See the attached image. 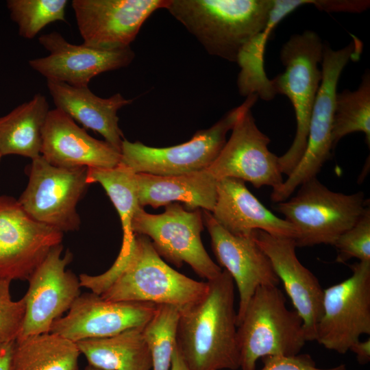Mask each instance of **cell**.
<instances>
[{
  "mask_svg": "<svg viewBox=\"0 0 370 370\" xmlns=\"http://www.w3.org/2000/svg\"><path fill=\"white\" fill-rule=\"evenodd\" d=\"M81 287L109 301L148 302L179 309L200 299L208 282L193 280L169 266L158 255L149 238L136 234L134 242L121 249L106 272L81 274Z\"/></svg>",
  "mask_w": 370,
  "mask_h": 370,
  "instance_id": "6da1fadb",
  "label": "cell"
},
{
  "mask_svg": "<svg viewBox=\"0 0 370 370\" xmlns=\"http://www.w3.org/2000/svg\"><path fill=\"white\" fill-rule=\"evenodd\" d=\"M206 293L180 309L176 347L188 370L240 368L234 282L225 269Z\"/></svg>",
  "mask_w": 370,
  "mask_h": 370,
  "instance_id": "7a4b0ae2",
  "label": "cell"
},
{
  "mask_svg": "<svg viewBox=\"0 0 370 370\" xmlns=\"http://www.w3.org/2000/svg\"><path fill=\"white\" fill-rule=\"evenodd\" d=\"M274 0H168L166 9L205 50L237 62L269 20Z\"/></svg>",
  "mask_w": 370,
  "mask_h": 370,
  "instance_id": "3957f363",
  "label": "cell"
},
{
  "mask_svg": "<svg viewBox=\"0 0 370 370\" xmlns=\"http://www.w3.org/2000/svg\"><path fill=\"white\" fill-rule=\"evenodd\" d=\"M304 322L286 306L278 286H259L237 327L240 368L256 370L257 361L268 356H294L306 342Z\"/></svg>",
  "mask_w": 370,
  "mask_h": 370,
  "instance_id": "277c9868",
  "label": "cell"
},
{
  "mask_svg": "<svg viewBox=\"0 0 370 370\" xmlns=\"http://www.w3.org/2000/svg\"><path fill=\"white\" fill-rule=\"evenodd\" d=\"M323 42L314 32L291 36L283 45L280 59L284 72L270 79L274 95H286L295 114L296 132L285 153L279 157L281 172L287 176L299 162L306 149L310 116L322 78L319 64Z\"/></svg>",
  "mask_w": 370,
  "mask_h": 370,
  "instance_id": "5b68a950",
  "label": "cell"
},
{
  "mask_svg": "<svg viewBox=\"0 0 370 370\" xmlns=\"http://www.w3.org/2000/svg\"><path fill=\"white\" fill-rule=\"evenodd\" d=\"M343 48L333 50L323 43L322 78L313 106L304 154L281 186L271 194L273 202L286 200L304 182L316 177L333 150L332 129L336 88L341 72L348 62L358 60L362 53V42L352 35Z\"/></svg>",
  "mask_w": 370,
  "mask_h": 370,
  "instance_id": "8992f818",
  "label": "cell"
},
{
  "mask_svg": "<svg viewBox=\"0 0 370 370\" xmlns=\"http://www.w3.org/2000/svg\"><path fill=\"white\" fill-rule=\"evenodd\" d=\"M256 94L247 97L239 106L227 112L208 129L197 131L188 141L167 147H153L124 139L121 147L120 164L134 173L170 176L191 173L208 169L219 156L241 114L252 108Z\"/></svg>",
  "mask_w": 370,
  "mask_h": 370,
  "instance_id": "52a82bcc",
  "label": "cell"
},
{
  "mask_svg": "<svg viewBox=\"0 0 370 370\" xmlns=\"http://www.w3.org/2000/svg\"><path fill=\"white\" fill-rule=\"evenodd\" d=\"M297 194L276 207L296 230L297 247L326 244L358 221L367 202L364 193L343 194L332 191L313 177L299 186Z\"/></svg>",
  "mask_w": 370,
  "mask_h": 370,
  "instance_id": "ba28073f",
  "label": "cell"
},
{
  "mask_svg": "<svg viewBox=\"0 0 370 370\" xmlns=\"http://www.w3.org/2000/svg\"><path fill=\"white\" fill-rule=\"evenodd\" d=\"M132 230L149 238L158 255L177 267L187 263L207 281L222 272L201 242L204 220L199 209L187 211L178 203H172L165 206L163 213L153 214L141 207L134 216Z\"/></svg>",
  "mask_w": 370,
  "mask_h": 370,
  "instance_id": "9c48e42d",
  "label": "cell"
},
{
  "mask_svg": "<svg viewBox=\"0 0 370 370\" xmlns=\"http://www.w3.org/2000/svg\"><path fill=\"white\" fill-rule=\"evenodd\" d=\"M87 170L56 166L40 156L32 160L27 185L17 200L39 223L62 233L78 230L81 221L76 207L90 185Z\"/></svg>",
  "mask_w": 370,
  "mask_h": 370,
  "instance_id": "30bf717a",
  "label": "cell"
},
{
  "mask_svg": "<svg viewBox=\"0 0 370 370\" xmlns=\"http://www.w3.org/2000/svg\"><path fill=\"white\" fill-rule=\"evenodd\" d=\"M350 268V277L323 290L315 338L325 348L343 354L360 336L370 334V261Z\"/></svg>",
  "mask_w": 370,
  "mask_h": 370,
  "instance_id": "8fae6325",
  "label": "cell"
},
{
  "mask_svg": "<svg viewBox=\"0 0 370 370\" xmlns=\"http://www.w3.org/2000/svg\"><path fill=\"white\" fill-rule=\"evenodd\" d=\"M62 244L51 249L28 279L25 314L16 341L49 333L54 321L68 311L81 295L79 278L66 267L73 254L67 250L62 256Z\"/></svg>",
  "mask_w": 370,
  "mask_h": 370,
  "instance_id": "7c38bea8",
  "label": "cell"
},
{
  "mask_svg": "<svg viewBox=\"0 0 370 370\" xmlns=\"http://www.w3.org/2000/svg\"><path fill=\"white\" fill-rule=\"evenodd\" d=\"M63 233L32 219L17 199L0 195V279L28 280Z\"/></svg>",
  "mask_w": 370,
  "mask_h": 370,
  "instance_id": "4fadbf2b",
  "label": "cell"
},
{
  "mask_svg": "<svg viewBox=\"0 0 370 370\" xmlns=\"http://www.w3.org/2000/svg\"><path fill=\"white\" fill-rule=\"evenodd\" d=\"M251 108L241 114L229 140L207 170L217 181L236 178L256 188L267 186L275 190L284 181L279 157L269 149L270 138L256 125Z\"/></svg>",
  "mask_w": 370,
  "mask_h": 370,
  "instance_id": "5bb4252c",
  "label": "cell"
},
{
  "mask_svg": "<svg viewBox=\"0 0 370 370\" xmlns=\"http://www.w3.org/2000/svg\"><path fill=\"white\" fill-rule=\"evenodd\" d=\"M168 0H73L83 44L115 50L130 47L145 21Z\"/></svg>",
  "mask_w": 370,
  "mask_h": 370,
  "instance_id": "9a60e30c",
  "label": "cell"
},
{
  "mask_svg": "<svg viewBox=\"0 0 370 370\" xmlns=\"http://www.w3.org/2000/svg\"><path fill=\"white\" fill-rule=\"evenodd\" d=\"M38 42L49 54L30 60L29 66L47 80L73 86H88L94 77L126 67L135 56L130 47L106 50L71 44L57 32L40 36Z\"/></svg>",
  "mask_w": 370,
  "mask_h": 370,
  "instance_id": "2e32d148",
  "label": "cell"
},
{
  "mask_svg": "<svg viewBox=\"0 0 370 370\" xmlns=\"http://www.w3.org/2000/svg\"><path fill=\"white\" fill-rule=\"evenodd\" d=\"M158 305L148 302L106 300L95 293L80 295L68 313L57 319L50 332L75 343L117 334L143 327Z\"/></svg>",
  "mask_w": 370,
  "mask_h": 370,
  "instance_id": "e0dca14e",
  "label": "cell"
},
{
  "mask_svg": "<svg viewBox=\"0 0 370 370\" xmlns=\"http://www.w3.org/2000/svg\"><path fill=\"white\" fill-rule=\"evenodd\" d=\"M202 215L216 258L231 275L238 291V327L256 289L261 286H278L280 281L269 258L255 241L253 232L233 234L219 224L210 212L204 210Z\"/></svg>",
  "mask_w": 370,
  "mask_h": 370,
  "instance_id": "ac0fdd59",
  "label": "cell"
},
{
  "mask_svg": "<svg viewBox=\"0 0 370 370\" xmlns=\"http://www.w3.org/2000/svg\"><path fill=\"white\" fill-rule=\"evenodd\" d=\"M253 235L269 258L295 311L301 317L306 341H315L323 298V289L319 280L298 259L293 238L271 235L261 230L254 231Z\"/></svg>",
  "mask_w": 370,
  "mask_h": 370,
  "instance_id": "d6986e66",
  "label": "cell"
},
{
  "mask_svg": "<svg viewBox=\"0 0 370 370\" xmlns=\"http://www.w3.org/2000/svg\"><path fill=\"white\" fill-rule=\"evenodd\" d=\"M42 140L40 156L56 166L110 169L120 162V151L89 135L58 108L49 110Z\"/></svg>",
  "mask_w": 370,
  "mask_h": 370,
  "instance_id": "ffe728a7",
  "label": "cell"
},
{
  "mask_svg": "<svg viewBox=\"0 0 370 370\" xmlns=\"http://www.w3.org/2000/svg\"><path fill=\"white\" fill-rule=\"evenodd\" d=\"M211 214L233 234L247 235L261 230L277 236L293 239L297 236L294 226L268 210L239 179L217 181L216 204Z\"/></svg>",
  "mask_w": 370,
  "mask_h": 370,
  "instance_id": "44dd1931",
  "label": "cell"
},
{
  "mask_svg": "<svg viewBox=\"0 0 370 370\" xmlns=\"http://www.w3.org/2000/svg\"><path fill=\"white\" fill-rule=\"evenodd\" d=\"M49 92L58 108L84 128L101 134L115 149L121 151L124 140L119 126L118 111L130 104L121 93L108 98L95 95L88 86L77 87L67 84L47 80Z\"/></svg>",
  "mask_w": 370,
  "mask_h": 370,
  "instance_id": "7402d4cb",
  "label": "cell"
},
{
  "mask_svg": "<svg viewBox=\"0 0 370 370\" xmlns=\"http://www.w3.org/2000/svg\"><path fill=\"white\" fill-rule=\"evenodd\" d=\"M139 205L154 208L182 202L187 208L212 212L216 204L217 180L206 169L180 175L136 173Z\"/></svg>",
  "mask_w": 370,
  "mask_h": 370,
  "instance_id": "603a6c76",
  "label": "cell"
},
{
  "mask_svg": "<svg viewBox=\"0 0 370 370\" xmlns=\"http://www.w3.org/2000/svg\"><path fill=\"white\" fill-rule=\"evenodd\" d=\"M76 344L89 366L99 370H151V354L143 327L108 337L82 340Z\"/></svg>",
  "mask_w": 370,
  "mask_h": 370,
  "instance_id": "cb8c5ba5",
  "label": "cell"
},
{
  "mask_svg": "<svg viewBox=\"0 0 370 370\" xmlns=\"http://www.w3.org/2000/svg\"><path fill=\"white\" fill-rule=\"evenodd\" d=\"M49 105L37 93L6 115L0 117V150L3 155H19L35 159L40 156L42 130Z\"/></svg>",
  "mask_w": 370,
  "mask_h": 370,
  "instance_id": "d4e9b609",
  "label": "cell"
},
{
  "mask_svg": "<svg viewBox=\"0 0 370 370\" xmlns=\"http://www.w3.org/2000/svg\"><path fill=\"white\" fill-rule=\"evenodd\" d=\"M306 3V0H274L267 25L243 49L238 56L236 63L241 71L238 77V87L242 96L256 94L265 101L275 97L270 79L267 77L264 69L265 45L278 23Z\"/></svg>",
  "mask_w": 370,
  "mask_h": 370,
  "instance_id": "484cf974",
  "label": "cell"
},
{
  "mask_svg": "<svg viewBox=\"0 0 370 370\" xmlns=\"http://www.w3.org/2000/svg\"><path fill=\"white\" fill-rule=\"evenodd\" d=\"M76 343L52 332L16 341L10 370H79Z\"/></svg>",
  "mask_w": 370,
  "mask_h": 370,
  "instance_id": "4316f807",
  "label": "cell"
},
{
  "mask_svg": "<svg viewBox=\"0 0 370 370\" xmlns=\"http://www.w3.org/2000/svg\"><path fill=\"white\" fill-rule=\"evenodd\" d=\"M360 132L370 145V73L366 70L356 90H343L335 97L332 129L333 149L344 136Z\"/></svg>",
  "mask_w": 370,
  "mask_h": 370,
  "instance_id": "83f0119b",
  "label": "cell"
},
{
  "mask_svg": "<svg viewBox=\"0 0 370 370\" xmlns=\"http://www.w3.org/2000/svg\"><path fill=\"white\" fill-rule=\"evenodd\" d=\"M180 309L171 305H158L143 333L151 358V370H170L176 345Z\"/></svg>",
  "mask_w": 370,
  "mask_h": 370,
  "instance_id": "f1b7e54d",
  "label": "cell"
},
{
  "mask_svg": "<svg viewBox=\"0 0 370 370\" xmlns=\"http://www.w3.org/2000/svg\"><path fill=\"white\" fill-rule=\"evenodd\" d=\"M67 0H8L7 8L19 35L32 39L47 25L65 21Z\"/></svg>",
  "mask_w": 370,
  "mask_h": 370,
  "instance_id": "f546056e",
  "label": "cell"
},
{
  "mask_svg": "<svg viewBox=\"0 0 370 370\" xmlns=\"http://www.w3.org/2000/svg\"><path fill=\"white\" fill-rule=\"evenodd\" d=\"M337 250L336 262L352 258L370 261V208L367 206L355 224L341 234L333 244Z\"/></svg>",
  "mask_w": 370,
  "mask_h": 370,
  "instance_id": "4dcf8cb0",
  "label": "cell"
},
{
  "mask_svg": "<svg viewBox=\"0 0 370 370\" xmlns=\"http://www.w3.org/2000/svg\"><path fill=\"white\" fill-rule=\"evenodd\" d=\"M10 282L0 279V343L16 340L24 318L25 300L12 299Z\"/></svg>",
  "mask_w": 370,
  "mask_h": 370,
  "instance_id": "1f68e13d",
  "label": "cell"
},
{
  "mask_svg": "<svg viewBox=\"0 0 370 370\" xmlns=\"http://www.w3.org/2000/svg\"><path fill=\"white\" fill-rule=\"evenodd\" d=\"M263 366L260 370H347L345 365L329 369L316 366L312 358L308 354L294 356H268L261 358Z\"/></svg>",
  "mask_w": 370,
  "mask_h": 370,
  "instance_id": "d6a6232c",
  "label": "cell"
},
{
  "mask_svg": "<svg viewBox=\"0 0 370 370\" xmlns=\"http://www.w3.org/2000/svg\"><path fill=\"white\" fill-rule=\"evenodd\" d=\"M312 5L318 10L327 12L360 13L369 8L370 1L367 0H313Z\"/></svg>",
  "mask_w": 370,
  "mask_h": 370,
  "instance_id": "836d02e7",
  "label": "cell"
},
{
  "mask_svg": "<svg viewBox=\"0 0 370 370\" xmlns=\"http://www.w3.org/2000/svg\"><path fill=\"white\" fill-rule=\"evenodd\" d=\"M349 350L356 354L360 364L368 363L370 360V339L368 338L364 341H358L350 347Z\"/></svg>",
  "mask_w": 370,
  "mask_h": 370,
  "instance_id": "e575fe53",
  "label": "cell"
},
{
  "mask_svg": "<svg viewBox=\"0 0 370 370\" xmlns=\"http://www.w3.org/2000/svg\"><path fill=\"white\" fill-rule=\"evenodd\" d=\"M15 341L0 343V370H10L11 357Z\"/></svg>",
  "mask_w": 370,
  "mask_h": 370,
  "instance_id": "d590c367",
  "label": "cell"
},
{
  "mask_svg": "<svg viewBox=\"0 0 370 370\" xmlns=\"http://www.w3.org/2000/svg\"><path fill=\"white\" fill-rule=\"evenodd\" d=\"M170 370H188L186 365L181 357L176 345L173 351Z\"/></svg>",
  "mask_w": 370,
  "mask_h": 370,
  "instance_id": "8d00e7d4",
  "label": "cell"
},
{
  "mask_svg": "<svg viewBox=\"0 0 370 370\" xmlns=\"http://www.w3.org/2000/svg\"><path fill=\"white\" fill-rule=\"evenodd\" d=\"M84 370H99V369H95V368L92 367H90V366L88 365V367H86L85 368Z\"/></svg>",
  "mask_w": 370,
  "mask_h": 370,
  "instance_id": "74e56055",
  "label": "cell"
},
{
  "mask_svg": "<svg viewBox=\"0 0 370 370\" xmlns=\"http://www.w3.org/2000/svg\"><path fill=\"white\" fill-rule=\"evenodd\" d=\"M2 157H3V155H2L1 152V150H0V161H1V159L2 158Z\"/></svg>",
  "mask_w": 370,
  "mask_h": 370,
  "instance_id": "f35d334b",
  "label": "cell"
}]
</instances>
